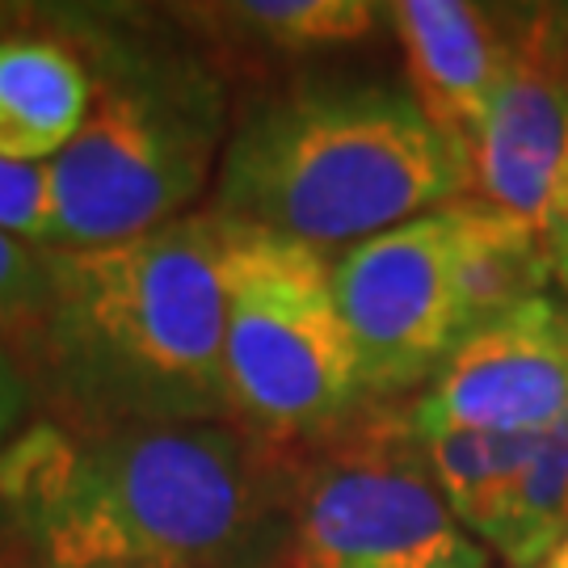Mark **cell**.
<instances>
[{"instance_id": "obj_9", "label": "cell", "mask_w": 568, "mask_h": 568, "mask_svg": "<svg viewBox=\"0 0 568 568\" xmlns=\"http://www.w3.org/2000/svg\"><path fill=\"white\" fill-rule=\"evenodd\" d=\"M568 413V295H539L455 345L408 426L544 434Z\"/></svg>"}, {"instance_id": "obj_14", "label": "cell", "mask_w": 568, "mask_h": 568, "mask_svg": "<svg viewBox=\"0 0 568 568\" xmlns=\"http://www.w3.org/2000/svg\"><path fill=\"white\" fill-rule=\"evenodd\" d=\"M568 535V413L539 434L485 548L509 568H544Z\"/></svg>"}, {"instance_id": "obj_5", "label": "cell", "mask_w": 568, "mask_h": 568, "mask_svg": "<svg viewBox=\"0 0 568 568\" xmlns=\"http://www.w3.org/2000/svg\"><path fill=\"white\" fill-rule=\"evenodd\" d=\"M227 408L262 443H304L363 400L325 253L227 224Z\"/></svg>"}, {"instance_id": "obj_21", "label": "cell", "mask_w": 568, "mask_h": 568, "mask_svg": "<svg viewBox=\"0 0 568 568\" xmlns=\"http://www.w3.org/2000/svg\"><path fill=\"white\" fill-rule=\"evenodd\" d=\"M544 568H548V565H544Z\"/></svg>"}, {"instance_id": "obj_6", "label": "cell", "mask_w": 568, "mask_h": 568, "mask_svg": "<svg viewBox=\"0 0 568 568\" xmlns=\"http://www.w3.org/2000/svg\"><path fill=\"white\" fill-rule=\"evenodd\" d=\"M270 568H493V560L450 514L400 429L307 467Z\"/></svg>"}, {"instance_id": "obj_8", "label": "cell", "mask_w": 568, "mask_h": 568, "mask_svg": "<svg viewBox=\"0 0 568 568\" xmlns=\"http://www.w3.org/2000/svg\"><path fill=\"white\" fill-rule=\"evenodd\" d=\"M333 295L358 358L363 396L429 387L464 342L450 283V211L349 244L333 265Z\"/></svg>"}, {"instance_id": "obj_11", "label": "cell", "mask_w": 568, "mask_h": 568, "mask_svg": "<svg viewBox=\"0 0 568 568\" xmlns=\"http://www.w3.org/2000/svg\"><path fill=\"white\" fill-rule=\"evenodd\" d=\"M89 110V68L63 34L0 39V161L55 164L84 131Z\"/></svg>"}, {"instance_id": "obj_19", "label": "cell", "mask_w": 568, "mask_h": 568, "mask_svg": "<svg viewBox=\"0 0 568 568\" xmlns=\"http://www.w3.org/2000/svg\"><path fill=\"white\" fill-rule=\"evenodd\" d=\"M548 568H568V535H565V544H560V548L551 551Z\"/></svg>"}, {"instance_id": "obj_3", "label": "cell", "mask_w": 568, "mask_h": 568, "mask_svg": "<svg viewBox=\"0 0 568 568\" xmlns=\"http://www.w3.org/2000/svg\"><path fill=\"white\" fill-rule=\"evenodd\" d=\"M467 190V152L405 84L295 81L236 119L211 215L325 253L443 211Z\"/></svg>"}, {"instance_id": "obj_1", "label": "cell", "mask_w": 568, "mask_h": 568, "mask_svg": "<svg viewBox=\"0 0 568 568\" xmlns=\"http://www.w3.org/2000/svg\"><path fill=\"white\" fill-rule=\"evenodd\" d=\"M278 488L224 422H26L0 450V560L13 568H270Z\"/></svg>"}, {"instance_id": "obj_2", "label": "cell", "mask_w": 568, "mask_h": 568, "mask_svg": "<svg viewBox=\"0 0 568 568\" xmlns=\"http://www.w3.org/2000/svg\"><path fill=\"white\" fill-rule=\"evenodd\" d=\"M227 224L211 211L93 248H47L30 325L72 426L227 422Z\"/></svg>"}, {"instance_id": "obj_4", "label": "cell", "mask_w": 568, "mask_h": 568, "mask_svg": "<svg viewBox=\"0 0 568 568\" xmlns=\"http://www.w3.org/2000/svg\"><path fill=\"white\" fill-rule=\"evenodd\" d=\"M89 68L93 110L51 164V248H93L173 220L220 173L232 135L227 77L194 42L110 9H63Z\"/></svg>"}, {"instance_id": "obj_15", "label": "cell", "mask_w": 568, "mask_h": 568, "mask_svg": "<svg viewBox=\"0 0 568 568\" xmlns=\"http://www.w3.org/2000/svg\"><path fill=\"white\" fill-rule=\"evenodd\" d=\"M203 26L224 30L227 39L236 34L257 51H321V47H342V42L366 39L387 4L371 0H236V4H203L194 9Z\"/></svg>"}, {"instance_id": "obj_13", "label": "cell", "mask_w": 568, "mask_h": 568, "mask_svg": "<svg viewBox=\"0 0 568 568\" xmlns=\"http://www.w3.org/2000/svg\"><path fill=\"white\" fill-rule=\"evenodd\" d=\"M408 438L426 464L429 480L438 485L450 514L464 523L480 544L506 506L518 471L527 467L539 434H497V429L459 426H408Z\"/></svg>"}, {"instance_id": "obj_20", "label": "cell", "mask_w": 568, "mask_h": 568, "mask_svg": "<svg viewBox=\"0 0 568 568\" xmlns=\"http://www.w3.org/2000/svg\"><path fill=\"white\" fill-rule=\"evenodd\" d=\"M0 568H13V565H4V560H0Z\"/></svg>"}, {"instance_id": "obj_12", "label": "cell", "mask_w": 568, "mask_h": 568, "mask_svg": "<svg viewBox=\"0 0 568 568\" xmlns=\"http://www.w3.org/2000/svg\"><path fill=\"white\" fill-rule=\"evenodd\" d=\"M450 283L459 328L476 333L551 291V265L527 224L485 199L450 203Z\"/></svg>"}, {"instance_id": "obj_16", "label": "cell", "mask_w": 568, "mask_h": 568, "mask_svg": "<svg viewBox=\"0 0 568 568\" xmlns=\"http://www.w3.org/2000/svg\"><path fill=\"white\" fill-rule=\"evenodd\" d=\"M51 164L0 161V232L51 248Z\"/></svg>"}, {"instance_id": "obj_18", "label": "cell", "mask_w": 568, "mask_h": 568, "mask_svg": "<svg viewBox=\"0 0 568 568\" xmlns=\"http://www.w3.org/2000/svg\"><path fill=\"white\" fill-rule=\"evenodd\" d=\"M26 400H30V384L21 375V366L9 358V349H0V450L13 443L26 422Z\"/></svg>"}, {"instance_id": "obj_7", "label": "cell", "mask_w": 568, "mask_h": 568, "mask_svg": "<svg viewBox=\"0 0 568 568\" xmlns=\"http://www.w3.org/2000/svg\"><path fill=\"white\" fill-rule=\"evenodd\" d=\"M471 185L535 232L568 295V9H509V63L471 143Z\"/></svg>"}, {"instance_id": "obj_17", "label": "cell", "mask_w": 568, "mask_h": 568, "mask_svg": "<svg viewBox=\"0 0 568 568\" xmlns=\"http://www.w3.org/2000/svg\"><path fill=\"white\" fill-rule=\"evenodd\" d=\"M47 291V248L0 232V333H30Z\"/></svg>"}, {"instance_id": "obj_10", "label": "cell", "mask_w": 568, "mask_h": 568, "mask_svg": "<svg viewBox=\"0 0 568 568\" xmlns=\"http://www.w3.org/2000/svg\"><path fill=\"white\" fill-rule=\"evenodd\" d=\"M387 21L405 47L408 93L471 161L509 63V13L464 0H400L387 4Z\"/></svg>"}]
</instances>
